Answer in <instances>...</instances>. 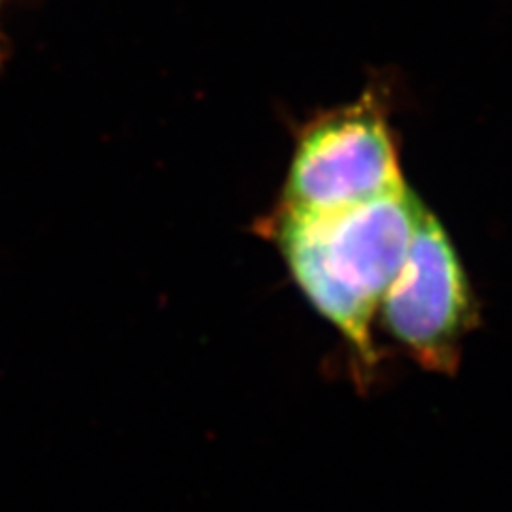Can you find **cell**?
Listing matches in <instances>:
<instances>
[{"label": "cell", "instance_id": "obj_4", "mask_svg": "<svg viewBox=\"0 0 512 512\" xmlns=\"http://www.w3.org/2000/svg\"><path fill=\"white\" fill-rule=\"evenodd\" d=\"M5 3L7 0H0V9H3ZM3 54H5V45H3V35H0V60H3Z\"/></svg>", "mask_w": 512, "mask_h": 512}, {"label": "cell", "instance_id": "obj_2", "mask_svg": "<svg viewBox=\"0 0 512 512\" xmlns=\"http://www.w3.org/2000/svg\"><path fill=\"white\" fill-rule=\"evenodd\" d=\"M387 103L370 88L359 101L303 126L280 210L331 214L404 188Z\"/></svg>", "mask_w": 512, "mask_h": 512}, {"label": "cell", "instance_id": "obj_3", "mask_svg": "<svg viewBox=\"0 0 512 512\" xmlns=\"http://www.w3.org/2000/svg\"><path fill=\"white\" fill-rule=\"evenodd\" d=\"M380 323L423 370L453 376L478 325V303L451 235L423 203L404 267L384 293Z\"/></svg>", "mask_w": 512, "mask_h": 512}, {"label": "cell", "instance_id": "obj_1", "mask_svg": "<svg viewBox=\"0 0 512 512\" xmlns=\"http://www.w3.org/2000/svg\"><path fill=\"white\" fill-rule=\"evenodd\" d=\"M423 201L404 186L331 214L276 210L271 237L310 306L342 335L352 378L367 391L380 370L372 325L404 267Z\"/></svg>", "mask_w": 512, "mask_h": 512}]
</instances>
